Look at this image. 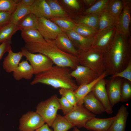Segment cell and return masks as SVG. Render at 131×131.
<instances>
[{
	"instance_id": "8d00e7d4",
	"label": "cell",
	"mask_w": 131,
	"mask_h": 131,
	"mask_svg": "<svg viewBox=\"0 0 131 131\" xmlns=\"http://www.w3.org/2000/svg\"><path fill=\"white\" fill-rule=\"evenodd\" d=\"M20 0H0V11L13 12Z\"/></svg>"
},
{
	"instance_id": "6da1fadb",
	"label": "cell",
	"mask_w": 131,
	"mask_h": 131,
	"mask_svg": "<svg viewBox=\"0 0 131 131\" xmlns=\"http://www.w3.org/2000/svg\"><path fill=\"white\" fill-rule=\"evenodd\" d=\"M106 75L120 72L131 60V38L116 33L107 49L104 54Z\"/></svg>"
},
{
	"instance_id": "30bf717a",
	"label": "cell",
	"mask_w": 131,
	"mask_h": 131,
	"mask_svg": "<svg viewBox=\"0 0 131 131\" xmlns=\"http://www.w3.org/2000/svg\"><path fill=\"white\" fill-rule=\"evenodd\" d=\"M116 31L115 27L98 32L94 36L91 48L100 50L104 53L107 49L113 39Z\"/></svg>"
},
{
	"instance_id": "2e32d148",
	"label": "cell",
	"mask_w": 131,
	"mask_h": 131,
	"mask_svg": "<svg viewBox=\"0 0 131 131\" xmlns=\"http://www.w3.org/2000/svg\"><path fill=\"white\" fill-rule=\"evenodd\" d=\"M65 33L78 50H84L91 48L94 40V37H85L78 34L73 29Z\"/></svg>"
},
{
	"instance_id": "4dcf8cb0",
	"label": "cell",
	"mask_w": 131,
	"mask_h": 131,
	"mask_svg": "<svg viewBox=\"0 0 131 131\" xmlns=\"http://www.w3.org/2000/svg\"><path fill=\"white\" fill-rule=\"evenodd\" d=\"M49 20L57 25L65 33L72 30L76 24L74 20L68 17H53Z\"/></svg>"
},
{
	"instance_id": "277c9868",
	"label": "cell",
	"mask_w": 131,
	"mask_h": 131,
	"mask_svg": "<svg viewBox=\"0 0 131 131\" xmlns=\"http://www.w3.org/2000/svg\"><path fill=\"white\" fill-rule=\"evenodd\" d=\"M78 51L77 57L80 65L89 68L99 76L105 72L103 52L91 48Z\"/></svg>"
},
{
	"instance_id": "e0dca14e",
	"label": "cell",
	"mask_w": 131,
	"mask_h": 131,
	"mask_svg": "<svg viewBox=\"0 0 131 131\" xmlns=\"http://www.w3.org/2000/svg\"><path fill=\"white\" fill-rule=\"evenodd\" d=\"M30 7L31 13L37 18H44L49 19L53 17L46 0H35Z\"/></svg>"
},
{
	"instance_id": "5bb4252c",
	"label": "cell",
	"mask_w": 131,
	"mask_h": 131,
	"mask_svg": "<svg viewBox=\"0 0 131 131\" xmlns=\"http://www.w3.org/2000/svg\"><path fill=\"white\" fill-rule=\"evenodd\" d=\"M106 80L105 78L99 81L91 91L95 97L100 102L105 110L108 114L113 112V107L109 101L106 88Z\"/></svg>"
},
{
	"instance_id": "3957f363",
	"label": "cell",
	"mask_w": 131,
	"mask_h": 131,
	"mask_svg": "<svg viewBox=\"0 0 131 131\" xmlns=\"http://www.w3.org/2000/svg\"><path fill=\"white\" fill-rule=\"evenodd\" d=\"M41 83L50 86L55 88H66L74 91L79 86L70 75L69 68L53 66L49 71L36 75L31 82L33 85Z\"/></svg>"
},
{
	"instance_id": "ffe728a7",
	"label": "cell",
	"mask_w": 131,
	"mask_h": 131,
	"mask_svg": "<svg viewBox=\"0 0 131 131\" xmlns=\"http://www.w3.org/2000/svg\"><path fill=\"white\" fill-rule=\"evenodd\" d=\"M129 112L126 107L121 106L118 110L109 131H125Z\"/></svg>"
},
{
	"instance_id": "7a4b0ae2",
	"label": "cell",
	"mask_w": 131,
	"mask_h": 131,
	"mask_svg": "<svg viewBox=\"0 0 131 131\" xmlns=\"http://www.w3.org/2000/svg\"><path fill=\"white\" fill-rule=\"evenodd\" d=\"M44 42L25 43V47L33 53H41L49 57L55 65L73 70L79 65L77 57L60 49L54 40H46Z\"/></svg>"
},
{
	"instance_id": "7bdbcfd3",
	"label": "cell",
	"mask_w": 131,
	"mask_h": 131,
	"mask_svg": "<svg viewBox=\"0 0 131 131\" xmlns=\"http://www.w3.org/2000/svg\"><path fill=\"white\" fill-rule=\"evenodd\" d=\"M63 2L67 6L76 10L81 8L80 3L77 0H63Z\"/></svg>"
},
{
	"instance_id": "8fae6325",
	"label": "cell",
	"mask_w": 131,
	"mask_h": 131,
	"mask_svg": "<svg viewBox=\"0 0 131 131\" xmlns=\"http://www.w3.org/2000/svg\"><path fill=\"white\" fill-rule=\"evenodd\" d=\"M38 30L46 40H55L58 35L63 32L55 24L49 19L38 18Z\"/></svg>"
},
{
	"instance_id": "9a60e30c",
	"label": "cell",
	"mask_w": 131,
	"mask_h": 131,
	"mask_svg": "<svg viewBox=\"0 0 131 131\" xmlns=\"http://www.w3.org/2000/svg\"><path fill=\"white\" fill-rule=\"evenodd\" d=\"M115 116L106 118L94 117L89 120L84 127L86 129L93 131H109Z\"/></svg>"
},
{
	"instance_id": "8992f818",
	"label": "cell",
	"mask_w": 131,
	"mask_h": 131,
	"mask_svg": "<svg viewBox=\"0 0 131 131\" xmlns=\"http://www.w3.org/2000/svg\"><path fill=\"white\" fill-rule=\"evenodd\" d=\"M57 95H54L37 105L36 112L42 118L45 123L51 126L55 119L60 105Z\"/></svg>"
},
{
	"instance_id": "52a82bcc",
	"label": "cell",
	"mask_w": 131,
	"mask_h": 131,
	"mask_svg": "<svg viewBox=\"0 0 131 131\" xmlns=\"http://www.w3.org/2000/svg\"><path fill=\"white\" fill-rule=\"evenodd\" d=\"M66 119L75 127H84L87 122L95 115L88 110L83 105H76L72 110L65 115Z\"/></svg>"
},
{
	"instance_id": "f35d334b",
	"label": "cell",
	"mask_w": 131,
	"mask_h": 131,
	"mask_svg": "<svg viewBox=\"0 0 131 131\" xmlns=\"http://www.w3.org/2000/svg\"><path fill=\"white\" fill-rule=\"evenodd\" d=\"M58 100L60 105V109L62 110L65 116L68 114L72 110L74 106L64 97L61 96L60 98H58Z\"/></svg>"
},
{
	"instance_id": "f1b7e54d",
	"label": "cell",
	"mask_w": 131,
	"mask_h": 131,
	"mask_svg": "<svg viewBox=\"0 0 131 131\" xmlns=\"http://www.w3.org/2000/svg\"><path fill=\"white\" fill-rule=\"evenodd\" d=\"M17 25L20 30L23 29H29L38 30V18L34 15L30 13L21 19Z\"/></svg>"
},
{
	"instance_id": "7402d4cb",
	"label": "cell",
	"mask_w": 131,
	"mask_h": 131,
	"mask_svg": "<svg viewBox=\"0 0 131 131\" xmlns=\"http://www.w3.org/2000/svg\"><path fill=\"white\" fill-rule=\"evenodd\" d=\"M83 104L86 109L94 114L100 115L105 112L101 103L91 91L83 98Z\"/></svg>"
},
{
	"instance_id": "1f68e13d",
	"label": "cell",
	"mask_w": 131,
	"mask_h": 131,
	"mask_svg": "<svg viewBox=\"0 0 131 131\" xmlns=\"http://www.w3.org/2000/svg\"><path fill=\"white\" fill-rule=\"evenodd\" d=\"M123 6V0H109L104 10L117 19L122 10Z\"/></svg>"
},
{
	"instance_id": "74e56055",
	"label": "cell",
	"mask_w": 131,
	"mask_h": 131,
	"mask_svg": "<svg viewBox=\"0 0 131 131\" xmlns=\"http://www.w3.org/2000/svg\"><path fill=\"white\" fill-rule=\"evenodd\" d=\"M60 94L64 97L73 105H77V100L74 93L73 90L66 88L60 89L59 90Z\"/></svg>"
},
{
	"instance_id": "f546056e",
	"label": "cell",
	"mask_w": 131,
	"mask_h": 131,
	"mask_svg": "<svg viewBox=\"0 0 131 131\" xmlns=\"http://www.w3.org/2000/svg\"><path fill=\"white\" fill-rule=\"evenodd\" d=\"M51 126L53 131H67L75 127L70 122L65 116L57 114Z\"/></svg>"
},
{
	"instance_id": "836d02e7",
	"label": "cell",
	"mask_w": 131,
	"mask_h": 131,
	"mask_svg": "<svg viewBox=\"0 0 131 131\" xmlns=\"http://www.w3.org/2000/svg\"><path fill=\"white\" fill-rule=\"evenodd\" d=\"M109 0H97L92 6L83 11L82 15H86L100 13L106 8Z\"/></svg>"
},
{
	"instance_id": "f6af8a7d",
	"label": "cell",
	"mask_w": 131,
	"mask_h": 131,
	"mask_svg": "<svg viewBox=\"0 0 131 131\" xmlns=\"http://www.w3.org/2000/svg\"><path fill=\"white\" fill-rule=\"evenodd\" d=\"M34 131H53L50 128L49 126L46 123Z\"/></svg>"
},
{
	"instance_id": "60d3db41",
	"label": "cell",
	"mask_w": 131,
	"mask_h": 131,
	"mask_svg": "<svg viewBox=\"0 0 131 131\" xmlns=\"http://www.w3.org/2000/svg\"><path fill=\"white\" fill-rule=\"evenodd\" d=\"M13 12L0 11V27L10 23Z\"/></svg>"
},
{
	"instance_id": "ba28073f",
	"label": "cell",
	"mask_w": 131,
	"mask_h": 131,
	"mask_svg": "<svg viewBox=\"0 0 131 131\" xmlns=\"http://www.w3.org/2000/svg\"><path fill=\"white\" fill-rule=\"evenodd\" d=\"M122 10L117 18L116 33L127 37L131 36L130 25L131 21V0H123Z\"/></svg>"
},
{
	"instance_id": "ab89813d",
	"label": "cell",
	"mask_w": 131,
	"mask_h": 131,
	"mask_svg": "<svg viewBox=\"0 0 131 131\" xmlns=\"http://www.w3.org/2000/svg\"><path fill=\"white\" fill-rule=\"evenodd\" d=\"M111 77L123 78L131 82V60L124 69Z\"/></svg>"
},
{
	"instance_id": "44dd1931",
	"label": "cell",
	"mask_w": 131,
	"mask_h": 131,
	"mask_svg": "<svg viewBox=\"0 0 131 131\" xmlns=\"http://www.w3.org/2000/svg\"><path fill=\"white\" fill-rule=\"evenodd\" d=\"M8 53L3 61L2 66L7 72L10 73L17 67L23 56L21 51L14 52L11 49Z\"/></svg>"
},
{
	"instance_id": "d590c367",
	"label": "cell",
	"mask_w": 131,
	"mask_h": 131,
	"mask_svg": "<svg viewBox=\"0 0 131 131\" xmlns=\"http://www.w3.org/2000/svg\"><path fill=\"white\" fill-rule=\"evenodd\" d=\"M131 82L123 79L121 89V99L122 102L128 101L131 98Z\"/></svg>"
},
{
	"instance_id": "ee69618b",
	"label": "cell",
	"mask_w": 131,
	"mask_h": 131,
	"mask_svg": "<svg viewBox=\"0 0 131 131\" xmlns=\"http://www.w3.org/2000/svg\"><path fill=\"white\" fill-rule=\"evenodd\" d=\"M97 1V0H83L82 1L85 5L88 7V8L93 5Z\"/></svg>"
},
{
	"instance_id": "bcb514c9",
	"label": "cell",
	"mask_w": 131,
	"mask_h": 131,
	"mask_svg": "<svg viewBox=\"0 0 131 131\" xmlns=\"http://www.w3.org/2000/svg\"><path fill=\"white\" fill-rule=\"evenodd\" d=\"M35 0H21L20 2L26 6L30 7L33 4Z\"/></svg>"
},
{
	"instance_id": "5b68a950",
	"label": "cell",
	"mask_w": 131,
	"mask_h": 131,
	"mask_svg": "<svg viewBox=\"0 0 131 131\" xmlns=\"http://www.w3.org/2000/svg\"><path fill=\"white\" fill-rule=\"evenodd\" d=\"M23 56L28 61L32 67L33 74L35 75L47 72L53 66V63L47 56L41 53H33L25 47L21 49Z\"/></svg>"
},
{
	"instance_id": "603a6c76",
	"label": "cell",
	"mask_w": 131,
	"mask_h": 131,
	"mask_svg": "<svg viewBox=\"0 0 131 131\" xmlns=\"http://www.w3.org/2000/svg\"><path fill=\"white\" fill-rule=\"evenodd\" d=\"M33 74V68L27 60H24L20 62L13 72V77L17 81L23 79L30 80Z\"/></svg>"
},
{
	"instance_id": "e575fe53",
	"label": "cell",
	"mask_w": 131,
	"mask_h": 131,
	"mask_svg": "<svg viewBox=\"0 0 131 131\" xmlns=\"http://www.w3.org/2000/svg\"><path fill=\"white\" fill-rule=\"evenodd\" d=\"M73 30L76 33L83 37H93L97 32L93 28L85 25L76 24Z\"/></svg>"
},
{
	"instance_id": "7dc6e473",
	"label": "cell",
	"mask_w": 131,
	"mask_h": 131,
	"mask_svg": "<svg viewBox=\"0 0 131 131\" xmlns=\"http://www.w3.org/2000/svg\"><path fill=\"white\" fill-rule=\"evenodd\" d=\"M73 131H81L76 127L74 128Z\"/></svg>"
},
{
	"instance_id": "7c38bea8",
	"label": "cell",
	"mask_w": 131,
	"mask_h": 131,
	"mask_svg": "<svg viewBox=\"0 0 131 131\" xmlns=\"http://www.w3.org/2000/svg\"><path fill=\"white\" fill-rule=\"evenodd\" d=\"M70 75L78 86L90 83L99 76L90 68L80 64L70 72Z\"/></svg>"
},
{
	"instance_id": "cb8c5ba5",
	"label": "cell",
	"mask_w": 131,
	"mask_h": 131,
	"mask_svg": "<svg viewBox=\"0 0 131 131\" xmlns=\"http://www.w3.org/2000/svg\"><path fill=\"white\" fill-rule=\"evenodd\" d=\"M100 13L86 15H78L76 17L74 21L76 24L91 27L98 32V20Z\"/></svg>"
},
{
	"instance_id": "4316f807",
	"label": "cell",
	"mask_w": 131,
	"mask_h": 131,
	"mask_svg": "<svg viewBox=\"0 0 131 131\" xmlns=\"http://www.w3.org/2000/svg\"><path fill=\"white\" fill-rule=\"evenodd\" d=\"M19 30L17 25L10 23L0 27V44L6 41L12 42L13 36Z\"/></svg>"
},
{
	"instance_id": "484cf974",
	"label": "cell",
	"mask_w": 131,
	"mask_h": 131,
	"mask_svg": "<svg viewBox=\"0 0 131 131\" xmlns=\"http://www.w3.org/2000/svg\"><path fill=\"white\" fill-rule=\"evenodd\" d=\"M21 31V37L25 43L44 42L46 41L38 30L29 29Z\"/></svg>"
},
{
	"instance_id": "83f0119b",
	"label": "cell",
	"mask_w": 131,
	"mask_h": 131,
	"mask_svg": "<svg viewBox=\"0 0 131 131\" xmlns=\"http://www.w3.org/2000/svg\"><path fill=\"white\" fill-rule=\"evenodd\" d=\"M30 13V7L22 3L20 0L12 14L10 23L17 25L21 19Z\"/></svg>"
},
{
	"instance_id": "4fadbf2b",
	"label": "cell",
	"mask_w": 131,
	"mask_h": 131,
	"mask_svg": "<svg viewBox=\"0 0 131 131\" xmlns=\"http://www.w3.org/2000/svg\"><path fill=\"white\" fill-rule=\"evenodd\" d=\"M123 79L118 77H111L110 80H106V90L109 101L113 107L121 101V89Z\"/></svg>"
},
{
	"instance_id": "c3c4849f",
	"label": "cell",
	"mask_w": 131,
	"mask_h": 131,
	"mask_svg": "<svg viewBox=\"0 0 131 131\" xmlns=\"http://www.w3.org/2000/svg\"></svg>"
},
{
	"instance_id": "b9f144b4",
	"label": "cell",
	"mask_w": 131,
	"mask_h": 131,
	"mask_svg": "<svg viewBox=\"0 0 131 131\" xmlns=\"http://www.w3.org/2000/svg\"><path fill=\"white\" fill-rule=\"evenodd\" d=\"M12 42L7 41L3 42L0 44V58H2L5 53L8 52L11 49V44Z\"/></svg>"
},
{
	"instance_id": "d4e9b609",
	"label": "cell",
	"mask_w": 131,
	"mask_h": 131,
	"mask_svg": "<svg viewBox=\"0 0 131 131\" xmlns=\"http://www.w3.org/2000/svg\"><path fill=\"white\" fill-rule=\"evenodd\" d=\"M117 20V18L107 11L105 10L102 11L100 14L98 32L116 27Z\"/></svg>"
},
{
	"instance_id": "d6986e66",
	"label": "cell",
	"mask_w": 131,
	"mask_h": 131,
	"mask_svg": "<svg viewBox=\"0 0 131 131\" xmlns=\"http://www.w3.org/2000/svg\"><path fill=\"white\" fill-rule=\"evenodd\" d=\"M54 40L56 44L61 50L78 57L79 54L78 50L65 33L63 32L59 34Z\"/></svg>"
},
{
	"instance_id": "ac0fdd59",
	"label": "cell",
	"mask_w": 131,
	"mask_h": 131,
	"mask_svg": "<svg viewBox=\"0 0 131 131\" xmlns=\"http://www.w3.org/2000/svg\"><path fill=\"white\" fill-rule=\"evenodd\" d=\"M105 72L99 76L94 80L89 83L79 86L74 91L77 100V105H83V100L84 97L91 92L97 83L101 80L106 76Z\"/></svg>"
},
{
	"instance_id": "9c48e42d",
	"label": "cell",
	"mask_w": 131,
	"mask_h": 131,
	"mask_svg": "<svg viewBox=\"0 0 131 131\" xmlns=\"http://www.w3.org/2000/svg\"><path fill=\"white\" fill-rule=\"evenodd\" d=\"M45 123L42 118L36 111H29L20 118L19 129L20 131H34Z\"/></svg>"
},
{
	"instance_id": "d6a6232c",
	"label": "cell",
	"mask_w": 131,
	"mask_h": 131,
	"mask_svg": "<svg viewBox=\"0 0 131 131\" xmlns=\"http://www.w3.org/2000/svg\"><path fill=\"white\" fill-rule=\"evenodd\" d=\"M53 17H68L65 11L55 0H46Z\"/></svg>"
}]
</instances>
